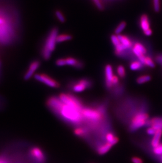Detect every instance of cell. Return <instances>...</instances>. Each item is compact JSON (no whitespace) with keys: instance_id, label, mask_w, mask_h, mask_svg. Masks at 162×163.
<instances>
[{"instance_id":"obj_1","label":"cell","mask_w":162,"mask_h":163,"mask_svg":"<svg viewBox=\"0 0 162 163\" xmlns=\"http://www.w3.org/2000/svg\"><path fill=\"white\" fill-rule=\"evenodd\" d=\"M57 115L68 122L78 125L84 120L82 110L64 104Z\"/></svg>"},{"instance_id":"obj_2","label":"cell","mask_w":162,"mask_h":163,"mask_svg":"<svg viewBox=\"0 0 162 163\" xmlns=\"http://www.w3.org/2000/svg\"><path fill=\"white\" fill-rule=\"evenodd\" d=\"M58 32V28H54L51 29L46 39L42 50V56L43 59L45 60H48L50 59L52 54L55 49Z\"/></svg>"},{"instance_id":"obj_3","label":"cell","mask_w":162,"mask_h":163,"mask_svg":"<svg viewBox=\"0 0 162 163\" xmlns=\"http://www.w3.org/2000/svg\"><path fill=\"white\" fill-rule=\"evenodd\" d=\"M82 114L84 119L88 120L91 122L92 125L94 126L98 125V123L101 122L104 118L105 109L104 107H99L97 109L92 108H83L82 110Z\"/></svg>"},{"instance_id":"obj_4","label":"cell","mask_w":162,"mask_h":163,"mask_svg":"<svg viewBox=\"0 0 162 163\" xmlns=\"http://www.w3.org/2000/svg\"><path fill=\"white\" fill-rule=\"evenodd\" d=\"M149 119V115L147 112H137L132 118L129 129L132 132L138 130L139 128L146 126Z\"/></svg>"},{"instance_id":"obj_5","label":"cell","mask_w":162,"mask_h":163,"mask_svg":"<svg viewBox=\"0 0 162 163\" xmlns=\"http://www.w3.org/2000/svg\"><path fill=\"white\" fill-rule=\"evenodd\" d=\"M93 82L87 78H83L76 81L71 82L69 84V88L74 92H82L87 89L91 88Z\"/></svg>"},{"instance_id":"obj_6","label":"cell","mask_w":162,"mask_h":163,"mask_svg":"<svg viewBox=\"0 0 162 163\" xmlns=\"http://www.w3.org/2000/svg\"><path fill=\"white\" fill-rule=\"evenodd\" d=\"M58 97L64 104L75 108L80 110H82L84 108L81 100L73 94L61 93Z\"/></svg>"},{"instance_id":"obj_7","label":"cell","mask_w":162,"mask_h":163,"mask_svg":"<svg viewBox=\"0 0 162 163\" xmlns=\"http://www.w3.org/2000/svg\"><path fill=\"white\" fill-rule=\"evenodd\" d=\"M34 77L36 80L43 83L48 87L53 88H58L60 87V84L58 82L45 74H37L34 75Z\"/></svg>"},{"instance_id":"obj_8","label":"cell","mask_w":162,"mask_h":163,"mask_svg":"<svg viewBox=\"0 0 162 163\" xmlns=\"http://www.w3.org/2000/svg\"><path fill=\"white\" fill-rule=\"evenodd\" d=\"M29 156L34 163H45L46 156L41 148L38 147H33L29 150Z\"/></svg>"},{"instance_id":"obj_9","label":"cell","mask_w":162,"mask_h":163,"mask_svg":"<svg viewBox=\"0 0 162 163\" xmlns=\"http://www.w3.org/2000/svg\"><path fill=\"white\" fill-rule=\"evenodd\" d=\"M114 76L113 69L110 64H107L104 67V76H105V85L107 89L111 90L113 88L112 80Z\"/></svg>"},{"instance_id":"obj_10","label":"cell","mask_w":162,"mask_h":163,"mask_svg":"<svg viewBox=\"0 0 162 163\" xmlns=\"http://www.w3.org/2000/svg\"><path fill=\"white\" fill-rule=\"evenodd\" d=\"M46 104L48 108L52 110L53 112L58 114L62 107L63 102L61 101L59 97L52 96L48 98Z\"/></svg>"},{"instance_id":"obj_11","label":"cell","mask_w":162,"mask_h":163,"mask_svg":"<svg viewBox=\"0 0 162 163\" xmlns=\"http://www.w3.org/2000/svg\"><path fill=\"white\" fill-rule=\"evenodd\" d=\"M40 66V62L38 60H34L31 63L27 71L24 76V79L25 80H28L35 74L36 71Z\"/></svg>"},{"instance_id":"obj_12","label":"cell","mask_w":162,"mask_h":163,"mask_svg":"<svg viewBox=\"0 0 162 163\" xmlns=\"http://www.w3.org/2000/svg\"><path fill=\"white\" fill-rule=\"evenodd\" d=\"M146 126L152 127L156 130H162V117H154L148 120Z\"/></svg>"},{"instance_id":"obj_13","label":"cell","mask_w":162,"mask_h":163,"mask_svg":"<svg viewBox=\"0 0 162 163\" xmlns=\"http://www.w3.org/2000/svg\"><path fill=\"white\" fill-rule=\"evenodd\" d=\"M139 24L140 28L143 31V32L151 29L149 17L147 14H143L139 18Z\"/></svg>"},{"instance_id":"obj_14","label":"cell","mask_w":162,"mask_h":163,"mask_svg":"<svg viewBox=\"0 0 162 163\" xmlns=\"http://www.w3.org/2000/svg\"><path fill=\"white\" fill-rule=\"evenodd\" d=\"M119 41L123 46H125L127 49H132L134 44V42L132 41V39L129 38L128 36L123 34L117 35Z\"/></svg>"},{"instance_id":"obj_15","label":"cell","mask_w":162,"mask_h":163,"mask_svg":"<svg viewBox=\"0 0 162 163\" xmlns=\"http://www.w3.org/2000/svg\"><path fill=\"white\" fill-rule=\"evenodd\" d=\"M162 136V130H156V133L153 136L151 142V145L152 148H155L156 146L158 145L161 143V139Z\"/></svg>"},{"instance_id":"obj_16","label":"cell","mask_w":162,"mask_h":163,"mask_svg":"<svg viewBox=\"0 0 162 163\" xmlns=\"http://www.w3.org/2000/svg\"><path fill=\"white\" fill-rule=\"evenodd\" d=\"M130 69L132 71H140L144 68V64L139 60H133L129 64Z\"/></svg>"},{"instance_id":"obj_17","label":"cell","mask_w":162,"mask_h":163,"mask_svg":"<svg viewBox=\"0 0 162 163\" xmlns=\"http://www.w3.org/2000/svg\"><path fill=\"white\" fill-rule=\"evenodd\" d=\"M112 146L113 145H112L111 144L108 143V142H107L103 144H102L101 145L99 146L97 148V153L100 155H104L111 149Z\"/></svg>"},{"instance_id":"obj_18","label":"cell","mask_w":162,"mask_h":163,"mask_svg":"<svg viewBox=\"0 0 162 163\" xmlns=\"http://www.w3.org/2000/svg\"><path fill=\"white\" fill-rule=\"evenodd\" d=\"M105 139L107 142L111 144L113 146L115 145L119 142V138L114 135V133L112 132H109L105 135Z\"/></svg>"},{"instance_id":"obj_19","label":"cell","mask_w":162,"mask_h":163,"mask_svg":"<svg viewBox=\"0 0 162 163\" xmlns=\"http://www.w3.org/2000/svg\"><path fill=\"white\" fill-rule=\"evenodd\" d=\"M151 79H152V77L149 74L141 75L137 78V84H143L147 82H149Z\"/></svg>"},{"instance_id":"obj_20","label":"cell","mask_w":162,"mask_h":163,"mask_svg":"<svg viewBox=\"0 0 162 163\" xmlns=\"http://www.w3.org/2000/svg\"><path fill=\"white\" fill-rule=\"evenodd\" d=\"M73 36L68 34H62L57 37V43H62L65 41H70L72 39Z\"/></svg>"},{"instance_id":"obj_21","label":"cell","mask_w":162,"mask_h":163,"mask_svg":"<svg viewBox=\"0 0 162 163\" xmlns=\"http://www.w3.org/2000/svg\"><path fill=\"white\" fill-rule=\"evenodd\" d=\"M74 133L76 136L82 137L85 136L87 134L88 131L86 130V128H85L79 127L76 128L74 129Z\"/></svg>"},{"instance_id":"obj_22","label":"cell","mask_w":162,"mask_h":163,"mask_svg":"<svg viewBox=\"0 0 162 163\" xmlns=\"http://www.w3.org/2000/svg\"><path fill=\"white\" fill-rule=\"evenodd\" d=\"M117 74L119 78L122 79H124L126 76V72L125 68L123 65L119 64L117 67Z\"/></svg>"},{"instance_id":"obj_23","label":"cell","mask_w":162,"mask_h":163,"mask_svg":"<svg viewBox=\"0 0 162 163\" xmlns=\"http://www.w3.org/2000/svg\"><path fill=\"white\" fill-rule=\"evenodd\" d=\"M65 60H66V65L73 66L74 68H75L80 60L76 59L73 57L69 56L65 58Z\"/></svg>"},{"instance_id":"obj_24","label":"cell","mask_w":162,"mask_h":163,"mask_svg":"<svg viewBox=\"0 0 162 163\" xmlns=\"http://www.w3.org/2000/svg\"><path fill=\"white\" fill-rule=\"evenodd\" d=\"M144 64L145 66H148L149 68H153L155 66L154 61L153 60L151 56H146L145 57Z\"/></svg>"},{"instance_id":"obj_25","label":"cell","mask_w":162,"mask_h":163,"mask_svg":"<svg viewBox=\"0 0 162 163\" xmlns=\"http://www.w3.org/2000/svg\"><path fill=\"white\" fill-rule=\"evenodd\" d=\"M126 26V23L125 21H122L121 22H120L114 30L115 34L116 35L120 34L125 29Z\"/></svg>"},{"instance_id":"obj_26","label":"cell","mask_w":162,"mask_h":163,"mask_svg":"<svg viewBox=\"0 0 162 163\" xmlns=\"http://www.w3.org/2000/svg\"><path fill=\"white\" fill-rule=\"evenodd\" d=\"M55 15L56 17L58 19V20L61 22V23H64L65 22V18L64 16L63 13L61 12L60 10H56L55 12Z\"/></svg>"},{"instance_id":"obj_27","label":"cell","mask_w":162,"mask_h":163,"mask_svg":"<svg viewBox=\"0 0 162 163\" xmlns=\"http://www.w3.org/2000/svg\"><path fill=\"white\" fill-rule=\"evenodd\" d=\"M111 40L112 44L114 46V48L121 44V42L118 38V36L115 34H112L111 36Z\"/></svg>"},{"instance_id":"obj_28","label":"cell","mask_w":162,"mask_h":163,"mask_svg":"<svg viewBox=\"0 0 162 163\" xmlns=\"http://www.w3.org/2000/svg\"><path fill=\"white\" fill-rule=\"evenodd\" d=\"M153 153L155 155H162V143H160L156 147L153 148Z\"/></svg>"},{"instance_id":"obj_29","label":"cell","mask_w":162,"mask_h":163,"mask_svg":"<svg viewBox=\"0 0 162 163\" xmlns=\"http://www.w3.org/2000/svg\"><path fill=\"white\" fill-rule=\"evenodd\" d=\"M94 4L95 5L97 8L99 10H103L104 9L103 4L101 0H93Z\"/></svg>"},{"instance_id":"obj_30","label":"cell","mask_w":162,"mask_h":163,"mask_svg":"<svg viewBox=\"0 0 162 163\" xmlns=\"http://www.w3.org/2000/svg\"><path fill=\"white\" fill-rule=\"evenodd\" d=\"M56 65L58 66H63L66 65L65 58H60L56 61Z\"/></svg>"},{"instance_id":"obj_31","label":"cell","mask_w":162,"mask_h":163,"mask_svg":"<svg viewBox=\"0 0 162 163\" xmlns=\"http://www.w3.org/2000/svg\"><path fill=\"white\" fill-rule=\"evenodd\" d=\"M112 83L113 86V88L116 87L119 84V76H117L116 75H114L113 77V79L112 80Z\"/></svg>"},{"instance_id":"obj_32","label":"cell","mask_w":162,"mask_h":163,"mask_svg":"<svg viewBox=\"0 0 162 163\" xmlns=\"http://www.w3.org/2000/svg\"><path fill=\"white\" fill-rule=\"evenodd\" d=\"M153 5L154 10L158 12L160 10V0H153Z\"/></svg>"},{"instance_id":"obj_33","label":"cell","mask_w":162,"mask_h":163,"mask_svg":"<svg viewBox=\"0 0 162 163\" xmlns=\"http://www.w3.org/2000/svg\"><path fill=\"white\" fill-rule=\"evenodd\" d=\"M156 130L152 127H148V128L147 129V130H146V133H147V134L149 135H152V136H154L155 135V134L156 133Z\"/></svg>"},{"instance_id":"obj_34","label":"cell","mask_w":162,"mask_h":163,"mask_svg":"<svg viewBox=\"0 0 162 163\" xmlns=\"http://www.w3.org/2000/svg\"><path fill=\"white\" fill-rule=\"evenodd\" d=\"M132 162L133 163H144L141 158L137 157H133L132 158Z\"/></svg>"},{"instance_id":"obj_35","label":"cell","mask_w":162,"mask_h":163,"mask_svg":"<svg viewBox=\"0 0 162 163\" xmlns=\"http://www.w3.org/2000/svg\"><path fill=\"white\" fill-rule=\"evenodd\" d=\"M155 61H156L158 64H160L162 66V54H157V56H155Z\"/></svg>"},{"instance_id":"obj_36","label":"cell","mask_w":162,"mask_h":163,"mask_svg":"<svg viewBox=\"0 0 162 163\" xmlns=\"http://www.w3.org/2000/svg\"><path fill=\"white\" fill-rule=\"evenodd\" d=\"M0 163H11L10 160L4 156H0Z\"/></svg>"},{"instance_id":"obj_37","label":"cell","mask_w":162,"mask_h":163,"mask_svg":"<svg viewBox=\"0 0 162 163\" xmlns=\"http://www.w3.org/2000/svg\"><path fill=\"white\" fill-rule=\"evenodd\" d=\"M143 33H144L145 36H151L152 35V33H153V31H152L151 29H149V30L145 31Z\"/></svg>"},{"instance_id":"obj_38","label":"cell","mask_w":162,"mask_h":163,"mask_svg":"<svg viewBox=\"0 0 162 163\" xmlns=\"http://www.w3.org/2000/svg\"><path fill=\"white\" fill-rule=\"evenodd\" d=\"M6 23L5 20L2 16H0V26L5 25Z\"/></svg>"},{"instance_id":"obj_39","label":"cell","mask_w":162,"mask_h":163,"mask_svg":"<svg viewBox=\"0 0 162 163\" xmlns=\"http://www.w3.org/2000/svg\"><path fill=\"white\" fill-rule=\"evenodd\" d=\"M158 159L160 162V163H162V155L158 156Z\"/></svg>"}]
</instances>
